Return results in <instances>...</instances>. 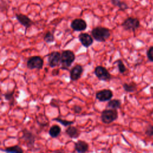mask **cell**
Segmentation results:
<instances>
[{"mask_svg": "<svg viewBox=\"0 0 153 153\" xmlns=\"http://www.w3.org/2000/svg\"><path fill=\"white\" fill-rule=\"evenodd\" d=\"M91 33L93 39L97 42H105L111 35L109 29L102 26H97L93 28Z\"/></svg>", "mask_w": 153, "mask_h": 153, "instance_id": "6da1fadb", "label": "cell"}, {"mask_svg": "<svg viewBox=\"0 0 153 153\" xmlns=\"http://www.w3.org/2000/svg\"><path fill=\"white\" fill-rule=\"evenodd\" d=\"M75 59L74 52L69 50H64L61 53V66L62 69H68Z\"/></svg>", "mask_w": 153, "mask_h": 153, "instance_id": "7a4b0ae2", "label": "cell"}, {"mask_svg": "<svg viewBox=\"0 0 153 153\" xmlns=\"http://www.w3.org/2000/svg\"><path fill=\"white\" fill-rule=\"evenodd\" d=\"M118 117V112L117 109H108L102 111L100 115L102 121L104 124H110L115 121Z\"/></svg>", "mask_w": 153, "mask_h": 153, "instance_id": "3957f363", "label": "cell"}, {"mask_svg": "<svg viewBox=\"0 0 153 153\" xmlns=\"http://www.w3.org/2000/svg\"><path fill=\"white\" fill-rule=\"evenodd\" d=\"M122 26L126 30L134 32L140 26V22L136 18L128 17L123 22Z\"/></svg>", "mask_w": 153, "mask_h": 153, "instance_id": "277c9868", "label": "cell"}, {"mask_svg": "<svg viewBox=\"0 0 153 153\" xmlns=\"http://www.w3.org/2000/svg\"><path fill=\"white\" fill-rule=\"evenodd\" d=\"M44 61L42 57L38 56L30 57L27 61L26 66L29 69H41L43 67Z\"/></svg>", "mask_w": 153, "mask_h": 153, "instance_id": "5b68a950", "label": "cell"}, {"mask_svg": "<svg viewBox=\"0 0 153 153\" xmlns=\"http://www.w3.org/2000/svg\"><path fill=\"white\" fill-rule=\"evenodd\" d=\"M94 74L101 81H109L111 79V75L108 71L102 66H97L94 69Z\"/></svg>", "mask_w": 153, "mask_h": 153, "instance_id": "8992f818", "label": "cell"}, {"mask_svg": "<svg viewBox=\"0 0 153 153\" xmlns=\"http://www.w3.org/2000/svg\"><path fill=\"white\" fill-rule=\"evenodd\" d=\"M23 134L22 136V139L23 140L25 143L29 148H32L34 145L35 141V134L31 132L30 131L27 129H23L22 130Z\"/></svg>", "mask_w": 153, "mask_h": 153, "instance_id": "52a82bcc", "label": "cell"}, {"mask_svg": "<svg viewBox=\"0 0 153 153\" xmlns=\"http://www.w3.org/2000/svg\"><path fill=\"white\" fill-rule=\"evenodd\" d=\"M61 62V54L58 51H53L48 54V63L51 68L59 66Z\"/></svg>", "mask_w": 153, "mask_h": 153, "instance_id": "ba28073f", "label": "cell"}, {"mask_svg": "<svg viewBox=\"0 0 153 153\" xmlns=\"http://www.w3.org/2000/svg\"><path fill=\"white\" fill-rule=\"evenodd\" d=\"M113 96L112 91L109 89H103L96 93V98L100 102L110 100Z\"/></svg>", "mask_w": 153, "mask_h": 153, "instance_id": "9c48e42d", "label": "cell"}, {"mask_svg": "<svg viewBox=\"0 0 153 153\" xmlns=\"http://www.w3.org/2000/svg\"><path fill=\"white\" fill-rule=\"evenodd\" d=\"M71 28L75 31H82L86 29L87 24L86 22L82 19H75L71 23Z\"/></svg>", "mask_w": 153, "mask_h": 153, "instance_id": "30bf717a", "label": "cell"}, {"mask_svg": "<svg viewBox=\"0 0 153 153\" xmlns=\"http://www.w3.org/2000/svg\"><path fill=\"white\" fill-rule=\"evenodd\" d=\"M83 70V68L81 65H75L70 71V79L73 81L79 79L81 76Z\"/></svg>", "mask_w": 153, "mask_h": 153, "instance_id": "8fae6325", "label": "cell"}, {"mask_svg": "<svg viewBox=\"0 0 153 153\" xmlns=\"http://www.w3.org/2000/svg\"><path fill=\"white\" fill-rule=\"evenodd\" d=\"M78 39L81 44L86 47L88 48L93 43V38L90 34L87 33H81L78 35Z\"/></svg>", "mask_w": 153, "mask_h": 153, "instance_id": "7c38bea8", "label": "cell"}, {"mask_svg": "<svg viewBox=\"0 0 153 153\" xmlns=\"http://www.w3.org/2000/svg\"><path fill=\"white\" fill-rule=\"evenodd\" d=\"M16 19L18 20V22L22 25H23L26 28V29L30 27L33 24V21L29 17H28L25 14H16Z\"/></svg>", "mask_w": 153, "mask_h": 153, "instance_id": "4fadbf2b", "label": "cell"}, {"mask_svg": "<svg viewBox=\"0 0 153 153\" xmlns=\"http://www.w3.org/2000/svg\"><path fill=\"white\" fill-rule=\"evenodd\" d=\"M74 148L76 152L82 153L85 152L88 150L89 146L86 142L79 140L75 143Z\"/></svg>", "mask_w": 153, "mask_h": 153, "instance_id": "5bb4252c", "label": "cell"}, {"mask_svg": "<svg viewBox=\"0 0 153 153\" xmlns=\"http://www.w3.org/2000/svg\"><path fill=\"white\" fill-rule=\"evenodd\" d=\"M66 134L72 139H76L80 135V131L78 128L74 126H69L65 130Z\"/></svg>", "mask_w": 153, "mask_h": 153, "instance_id": "9a60e30c", "label": "cell"}, {"mask_svg": "<svg viewBox=\"0 0 153 153\" xmlns=\"http://www.w3.org/2000/svg\"><path fill=\"white\" fill-rule=\"evenodd\" d=\"M61 133V128L58 125H53L52 126L48 131V133L50 136L53 138H56Z\"/></svg>", "mask_w": 153, "mask_h": 153, "instance_id": "2e32d148", "label": "cell"}, {"mask_svg": "<svg viewBox=\"0 0 153 153\" xmlns=\"http://www.w3.org/2000/svg\"><path fill=\"white\" fill-rule=\"evenodd\" d=\"M121 101L120 99H111L110 100H109L107 104V107L111 109H118L121 107Z\"/></svg>", "mask_w": 153, "mask_h": 153, "instance_id": "e0dca14e", "label": "cell"}, {"mask_svg": "<svg viewBox=\"0 0 153 153\" xmlns=\"http://www.w3.org/2000/svg\"><path fill=\"white\" fill-rule=\"evenodd\" d=\"M5 99L9 102L10 105H13L16 103L15 98L14 97V90L11 91H8L3 94Z\"/></svg>", "mask_w": 153, "mask_h": 153, "instance_id": "ac0fdd59", "label": "cell"}, {"mask_svg": "<svg viewBox=\"0 0 153 153\" xmlns=\"http://www.w3.org/2000/svg\"><path fill=\"white\" fill-rule=\"evenodd\" d=\"M4 151L8 153H22L23 150L19 145H14L10 147H7L4 149Z\"/></svg>", "mask_w": 153, "mask_h": 153, "instance_id": "d6986e66", "label": "cell"}, {"mask_svg": "<svg viewBox=\"0 0 153 153\" xmlns=\"http://www.w3.org/2000/svg\"><path fill=\"white\" fill-rule=\"evenodd\" d=\"M123 87L124 90L126 92H129V93L134 92V91H136V90L137 88V85L133 82H130L129 84L124 83V84H123Z\"/></svg>", "mask_w": 153, "mask_h": 153, "instance_id": "ffe728a7", "label": "cell"}, {"mask_svg": "<svg viewBox=\"0 0 153 153\" xmlns=\"http://www.w3.org/2000/svg\"><path fill=\"white\" fill-rule=\"evenodd\" d=\"M111 3L114 6L118 7L120 10H125L128 8L127 4L121 0H111Z\"/></svg>", "mask_w": 153, "mask_h": 153, "instance_id": "44dd1931", "label": "cell"}, {"mask_svg": "<svg viewBox=\"0 0 153 153\" xmlns=\"http://www.w3.org/2000/svg\"><path fill=\"white\" fill-rule=\"evenodd\" d=\"M43 39L46 43L50 44V43H51V42L54 41L55 38H54V36L53 33L51 32L48 31L45 33V35L44 36Z\"/></svg>", "mask_w": 153, "mask_h": 153, "instance_id": "7402d4cb", "label": "cell"}, {"mask_svg": "<svg viewBox=\"0 0 153 153\" xmlns=\"http://www.w3.org/2000/svg\"><path fill=\"white\" fill-rule=\"evenodd\" d=\"M115 63H117V64L118 69V71H119L120 73L124 74V72H126L127 68H126V66L124 65V64L123 63V62L121 60L118 59L117 61H115Z\"/></svg>", "mask_w": 153, "mask_h": 153, "instance_id": "603a6c76", "label": "cell"}, {"mask_svg": "<svg viewBox=\"0 0 153 153\" xmlns=\"http://www.w3.org/2000/svg\"><path fill=\"white\" fill-rule=\"evenodd\" d=\"M53 120L59 122V123H60L61 124H62L65 127L69 126L74 123V121H67V120H62V119L59 118H55Z\"/></svg>", "mask_w": 153, "mask_h": 153, "instance_id": "cb8c5ba5", "label": "cell"}, {"mask_svg": "<svg viewBox=\"0 0 153 153\" xmlns=\"http://www.w3.org/2000/svg\"><path fill=\"white\" fill-rule=\"evenodd\" d=\"M146 56L150 62H153V46H151L147 50Z\"/></svg>", "mask_w": 153, "mask_h": 153, "instance_id": "d4e9b609", "label": "cell"}, {"mask_svg": "<svg viewBox=\"0 0 153 153\" xmlns=\"http://www.w3.org/2000/svg\"><path fill=\"white\" fill-rule=\"evenodd\" d=\"M145 133L148 136H153V126L148 125L146 128Z\"/></svg>", "mask_w": 153, "mask_h": 153, "instance_id": "484cf974", "label": "cell"}, {"mask_svg": "<svg viewBox=\"0 0 153 153\" xmlns=\"http://www.w3.org/2000/svg\"><path fill=\"white\" fill-rule=\"evenodd\" d=\"M73 110L76 114H79L82 111V108L79 105H75L73 107Z\"/></svg>", "mask_w": 153, "mask_h": 153, "instance_id": "4316f807", "label": "cell"}]
</instances>
